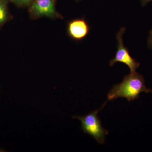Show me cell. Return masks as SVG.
I'll return each instance as SVG.
<instances>
[{
    "label": "cell",
    "instance_id": "cell-1",
    "mask_svg": "<svg viewBox=\"0 0 152 152\" xmlns=\"http://www.w3.org/2000/svg\"><path fill=\"white\" fill-rule=\"evenodd\" d=\"M142 92L152 93V90L146 86L142 75L136 72L130 73L124 77L121 83L113 86L107 95V101L124 98L130 102L138 99Z\"/></svg>",
    "mask_w": 152,
    "mask_h": 152
},
{
    "label": "cell",
    "instance_id": "cell-2",
    "mask_svg": "<svg viewBox=\"0 0 152 152\" xmlns=\"http://www.w3.org/2000/svg\"><path fill=\"white\" fill-rule=\"evenodd\" d=\"M107 102V101L104 103L99 110L85 115L73 117V118L77 119L80 121L82 129L85 134H88L102 145L105 141V136L109 134V132L102 126L100 119L97 115L106 105Z\"/></svg>",
    "mask_w": 152,
    "mask_h": 152
},
{
    "label": "cell",
    "instance_id": "cell-3",
    "mask_svg": "<svg viewBox=\"0 0 152 152\" xmlns=\"http://www.w3.org/2000/svg\"><path fill=\"white\" fill-rule=\"evenodd\" d=\"M57 0H34L28 7L31 20L45 17L50 19H63L64 17L56 8Z\"/></svg>",
    "mask_w": 152,
    "mask_h": 152
},
{
    "label": "cell",
    "instance_id": "cell-4",
    "mask_svg": "<svg viewBox=\"0 0 152 152\" xmlns=\"http://www.w3.org/2000/svg\"><path fill=\"white\" fill-rule=\"evenodd\" d=\"M126 31V28H121L116 35L118 45L115 56L110 60V66H113L116 63L120 62L128 66L130 70L131 73L136 72V70L140 66V64L129 54L127 48L125 46L123 41V36Z\"/></svg>",
    "mask_w": 152,
    "mask_h": 152
},
{
    "label": "cell",
    "instance_id": "cell-5",
    "mask_svg": "<svg viewBox=\"0 0 152 152\" xmlns=\"http://www.w3.org/2000/svg\"><path fill=\"white\" fill-rule=\"evenodd\" d=\"M90 27L88 22L83 18H76L68 22L67 33L72 39L80 41L88 34Z\"/></svg>",
    "mask_w": 152,
    "mask_h": 152
},
{
    "label": "cell",
    "instance_id": "cell-6",
    "mask_svg": "<svg viewBox=\"0 0 152 152\" xmlns=\"http://www.w3.org/2000/svg\"><path fill=\"white\" fill-rule=\"evenodd\" d=\"M7 2L8 0H0V26L8 19Z\"/></svg>",
    "mask_w": 152,
    "mask_h": 152
},
{
    "label": "cell",
    "instance_id": "cell-7",
    "mask_svg": "<svg viewBox=\"0 0 152 152\" xmlns=\"http://www.w3.org/2000/svg\"><path fill=\"white\" fill-rule=\"evenodd\" d=\"M20 8L28 7L34 0H10Z\"/></svg>",
    "mask_w": 152,
    "mask_h": 152
},
{
    "label": "cell",
    "instance_id": "cell-8",
    "mask_svg": "<svg viewBox=\"0 0 152 152\" xmlns=\"http://www.w3.org/2000/svg\"><path fill=\"white\" fill-rule=\"evenodd\" d=\"M148 45L150 48L152 50V29L150 31L148 39Z\"/></svg>",
    "mask_w": 152,
    "mask_h": 152
},
{
    "label": "cell",
    "instance_id": "cell-9",
    "mask_svg": "<svg viewBox=\"0 0 152 152\" xmlns=\"http://www.w3.org/2000/svg\"><path fill=\"white\" fill-rule=\"evenodd\" d=\"M143 7L146 5L148 3L152 1V0H140Z\"/></svg>",
    "mask_w": 152,
    "mask_h": 152
},
{
    "label": "cell",
    "instance_id": "cell-10",
    "mask_svg": "<svg viewBox=\"0 0 152 152\" xmlns=\"http://www.w3.org/2000/svg\"><path fill=\"white\" fill-rule=\"evenodd\" d=\"M74 1L77 2H79L80 1L82 0H74Z\"/></svg>",
    "mask_w": 152,
    "mask_h": 152
}]
</instances>
